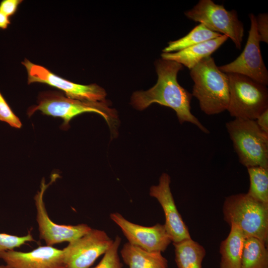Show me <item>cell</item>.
Masks as SVG:
<instances>
[{
    "mask_svg": "<svg viewBox=\"0 0 268 268\" xmlns=\"http://www.w3.org/2000/svg\"><path fill=\"white\" fill-rule=\"evenodd\" d=\"M110 217L121 228L128 243L144 250L162 253L172 242L164 224L140 225L128 220L118 212L111 213Z\"/></svg>",
    "mask_w": 268,
    "mask_h": 268,
    "instance_id": "12",
    "label": "cell"
},
{
    "mask_svg": "<svg viewBox=\"0 0 268 268\" xmlns=\"http://www.w3.org/2000/svg\"><path fill=\"white\" fill-rule=\"evenodd\" d=\"M113 241L105 231L92 229L63 249L65 268H89Z\"/></svg>",
    "mask_w": 268,
    "mask_h": 268,
    "instance_id": "11",
    "label": "cell"
},
{
    "mask_svg": "<svg viewBox=\"0 0 268 268\" xmlns=\"http://www.w3.org/2000/svg\"><path fill=\"white\" fill-rule=\"evenodd\" d=\"M27 70L28 84L38 82L48 84L63 91L68 98L87 102L105 101L106 93L96 84L82 85L67 80L46 67L34 64L27 59L21 62Z\"/></svg>",
    "mask_w": 268,
    "mask_h": 268,
    "instance_id": "8",
    "label": "cell"
},
{
    "mask_svg": "<svg viewBox=\"0 0 268 268\" xmlns=\"http://www.w3.org/2000/svg\"><path fill=\"white\" fill-rule=\"evenodd\" d=\"M121 239L117 236L112 244L104 254V256L99 264L93 268H122L118 250Z\"/></svg>",
    "mask_w": 268,
    "mask_h": 268,
    "instance_id": "22",
    "label": "cell"
},
{
    "mask_svg": "<svg viewBox=\"0 0 268 268\" xmlns=\"http://www.w3.org/2000/svg\"><path fill=\"white\" fill-rule=\"evenodd\" d=\"M63 120L62 128H69L70 120L80 114L94 112L102 116L110 125L116 117L115 111L108 107L105 101L87 102L73 99L55 91L43 92L39 96L37 104L31 107L27 111L30 117L36 111Z\"/></svg>",
    "mask_w": 268,
    "mask_h": 268,
    "instance_id": "6",
    "label": "cell"
},
{
    "mask_svg": "<svg viewBox=\"0 0 268 268\" xmlns=\"http://www.w3.org/2000/svg\"><path fill=\"white\" fill-rule=\"evenodd\" d=\"M222 34L213 32L203 24L200 23L184 37L173 41H170L163 50V53L176 52L189 47L204 42L221 36Z\"/></svg>",
    "mask_w": 268,
    "mask_h": 268,
    "instance_id": "20",
    "label": "cell"
},
{
    "mask_svg": "<svg viewBox=\"0 0 268 268\" xmlns=\"http://www.w3.org/2000/svg\"><path fill=\"white\" fill-rule=\"evenodd\" d=\"M0 268H10L7 266L5 265H0Z\"/></svg>",
    "mask_w": 268,
    "mask_h": 268,
    "instance_id": "29",
    "label": "cell"
},
{
    "mask_svg": "<svg viewBox=\"0 0 268 268\" xmlns=\"http://www.w3.org/2000/svg\"><path fill=\"white\" fill-rule=\"evenodd\" d=\"M250 179L249 196L268 204V168L255 166L247 168Z\"/></svg>",
    "mask_w": 268,
    "mask_h": 268,
    "instance_id": "21",
    "label": "cell"
},
{
    "mask_svg": "<svg viewBox=\"0 0 268 268\" xmlns=\"http://www.w3.org/2000/svg\"><path fill=\"white\" fill-rule=\"evenodd\" d=\"M255 121L260 128L268 134V109L259 115Z\"/></svg>",
    "mask_w": 268,
    "mask_h": 268,
    "instance_id": "27",
    "label": "cell"
},
{
    "mask_svg": "<svg viewBox=\"0 0 268 268\" xmlns=\"http://www.w3.org/2000/svg\"><path fill=\"white\" fill-rule=\"evenodd\" d=\"M178 268H201L206 251L203 246L191 238L173 243Z\"/></svg>",
    "mask_w": 268,
    "mask_h": 268,
    "instance_id": "18",
    "label": "cell"
},
{
    "mask_svg": "<svg viewBox=\"0 0 268 268\" xmlns=\"http://www.w3.org/2000/svg\"><path fill=\"white\" fill-rule=\"evenodd\" d=\"M120 253L129 268H168V261L160 252H148L127 242Z\"/></svg>",
    "mask_w": 268,
    "mask_h": 268,
    "instance_id": "16",
    "label": "cell"
},
{
    "mask_svg": "<svg viewBox=\"0 0 268 268\" xmlns=\"http://www.w3.org/2000/svg\"><path fill=\"white\" fill-rule=\"evenodd\" d=\"M170 177L162 173L159 184L150 188L149 195L155 198L160 204L165 215L164 225L172 242H179L191 239L187 225L184 223L176 206L170 184Z\"/></svg>",
    "mask_w": 268,
    "mask_h": 268,
    "instance_id": "13",
    "label": "cell"
},
{
    "mask_svg": "<svg viewBox=\"0 0 268 268\" xmlns=\"http://www.w3.org/2000/svg\"><path fill=\"white\" fill-rule=\"evenodd\" d=\"M251 21L249 36L245 48L233 62L220 67L222 72L240 74L264 84H268V71L263 61L260 47V37L258 33L256 16L249 14Z\"/></svg>",
    "mask_w": 268,
    "mask_h": 268,
    "instance_id": "10",
    "label": "cell"
},
{
    "mask_svg": "<svg viewBox=\"0 0 268 268\" xmlns=\"http://www.w3.org/2000/svg\"><path fill=\"white\" fill-rule=\"evenodd\" d=\"M256 25L260 42L268 43V14L260 13L256 16Z\"/></svg>",
    "mask_w": 268,
    "mask_h": 268,
    "instance_id": "25",
    "label": "cell"
},
{
    "mask_svg": "<svg viewBox=\"0 0 268 268\" xmlns=\"http://www.w3.org/2000/svg\"><path fill=\"white\" fill-rule=\"evenodd\" d=\"M22 1V0H2L0 2V12L9 17L16 13Z\"/></svg>",
    "mask_w": 268,
    "mask_h": 268,
    "instance_id": "26",
    "label": "cell"
},
{
    "mask_svg": "<svg viewBox=\"0 0 268 268\" xmlns=\"http://www.w3.org/2000/svg\"><path fill=\"white\" fill-rule=\"evenodd\" d=\"M185 14L209 30L227 36L238 49H241L244 29L236 10H227L223 5L216 4L211 0H200Z\"/></svg>",
    "mask_w": 268,
    "mask_h": 268,
    "instance_id": "7",
    "label": "cell"
},
{
    "mask_svg": "<svg viewBox=\"0 0 268 268\" xmlns=\"http://www.w3.org/2000/svg\"><path fill=\"white\" fill-rule=\"evenodd\" d=\"M222 211L224 220L239 228L245 237H255L267 244L268 204L261 202L246 194L226 198Z\"/></svg>",
    "mask_w": 268,
    "mask_h": 268,
    "instance_id": "3",
    "label": "cell"
},
{
    "mask_svg": "<svg viewBox=\"0 0 268 268\" xmlns=\"http://www.w3.org/2000/svg\"><path fill=\"white\" fill-rule=\"evenodd\" d=\"M193 80L192 95L199 101L201 110L212 115L227 110L229 101V80L212 57L203 59L190 69Z\"/></svg>",
    "mask_w": 268,
    "mask_h": 268,
    "instance_id": "2",
    "label": "cell"
},
{
    "mask_svg": "<svg viewBox=\"0 0 268 268\" xmlns=\"http://www.w3.org/2000/svg\"><path fill=\"white\" fill-rule=\"evenodd\" d=\"M35 241L31 233L18 236L4 233H0V258L1 254L7 251L20 247L27 242Z\"/></svg>",
    "mask_w": 268,
    "mask_h": 268,
    "instance_id": "23",
    "label": "cell"
},
{
    "mask_svg": "<svg viewBox=\"0 0 268 268\" xmlns=\"http://www.w3.org/2000/svg\"><path fill=\"white\" fill-rule=\"evenodd\" d=\"M0 259L10 268H65L63 249L52 246H40L28 252L9 250Z\"/></svg>",
    "mask_w": 268,
    "mask_h": 268,
    "instance_id": "14",
    "label": "cell"
},
{
    "mask_svg": "<svg viewBox=\"0 0 268 268\" xmlns=\"http://www.w3.org/2000/svg\"><path fill=\"white\" fill-rule=\"evenodd\" d=\"M226 128L242 165L268 168V134L255 120L235 118Z\"/></svg>",
    "mask_w": 268,
    "mask_h": 268,
    "instance_id": "4",
    "label": "cell"
},
{
    "mask_svg": "<svg viewBox=\"0 0 268 268\" xmlns=\"http://www.w3.org/2000/svg\"><path fill=\"white\" fill-rule=\"evenodd\" d=\"M228 37L224 35L174 53H163L162 59L175 61L191 69L218 49Z\"/></svg>",
    "mask_w": 268,
    "mask_h": 268,
    "instance_id": "15",
    "label": "cell"
},
{
    "mask_svg": "<svg viewBox=\"0 0 268 268\" xmlns=\"http://www.w3.org/2000/svg\"><path fill=\"white\" fill-rule=\"evenodd\" d=\"M158 75L156 83L147 91L133 93L131 104L136 109L143 110L156 103L174 110L181 124L189 122L205 134L208 130L191 111V93L181 86L177 79L183 66L175 61L159 59L155 62Z\"/></svg>",
    "mask_w": 268,
    "mask_h": 268,
    "instance_id": "1",
    "label": "cell"
},
{
    "mask_svg": "<svg viewBox=\"0 0 268 268\" xmlns=\"http://www.w3.org/2000/svg\"><path fill=\"white\" fill-rule=\"evenodd\" d=\"M267 244L252 237L244 241L241 268H268Z\"/></svg>",
    "mask_w": 268,
    "mask_h": 268,
    "instance_id": "19",
    "label": "cell"
},
{
    "mask_svg": "<svg viewBox=\"0 0 268 268\" xmlns=\"http://www.w3.org/2000/svg\"><path fill=\"white\" fill-rule=\"evenodd\" d=\"M10 24L9 17L0 12V29H6Z\"/></svg>",
    "mask_w": 268,
    "mask_h": 268,
    "instance_id": "28",
    "label": "cell"
},
{
    "mask_svg": "<svg viewBox=\"0 0 268 268\" xmlns=\"http://www.w3.org/2000/svg\"><path fill=\"white\" fill-rule=\"evenodd\" d=\"M229 101L227 110L235 118L256 120L268 109V90L264 84L237 73H227Z\"/></svg>",
    "mask_w": 268,
    "mask_h": 268,
    "instance_id": "5",
    "label": "cell"
},
{
    "mask_svg": "<svg viewBox=\"0 0 268 268\" xmlns=\"http://www.w3.org/2000/svg\"><path fill=\"white\" fill-rule=\"evenodd\" d=\"M0 121L7 123L11 127L20 129L22 123L14 113L0 92Z\"/></svg>",
    "mask_w": 268,
    "mask_h": 268,
    "instance_id": "24",
    "label": "cell"
},
{
    "mask_svg": "<svg viewBox=\"0 0 268 268\" xmlns=\"http://www.w3.org/2000/svg\"><path fill=\"white\" fill-rule=\"evenodd\" d=\"M227 237L221 243L220 268H241V257L246 238L241 230L230 225Z\"/></svg>",
    "mask_w": 268,
    "mask_h": 268,
    "instance_id": "17",
    "label": "cell"
},
{
    "mask_svg": "<svg viewBox=\"0 0 268 268\" xmlns=\"http://www.w3.org/2000/svg\"><path fill=\"white\" fill-rule=\"evenodd\" d=\"M58 176L57 174H53L50 182L48 184H46L44 178H43L41 182L40 190L34 197L36 220L40 237L49 246L65 242L69 243L82 236L92 229L86 224L76 225L58 224L49 217L43 197L47 188L56 180Z\"/></svg>",
    "mask_w": 268,
    "mask_h": 268,
    "instance_id": "9",
    "label": "cell"
}]
</instances>
